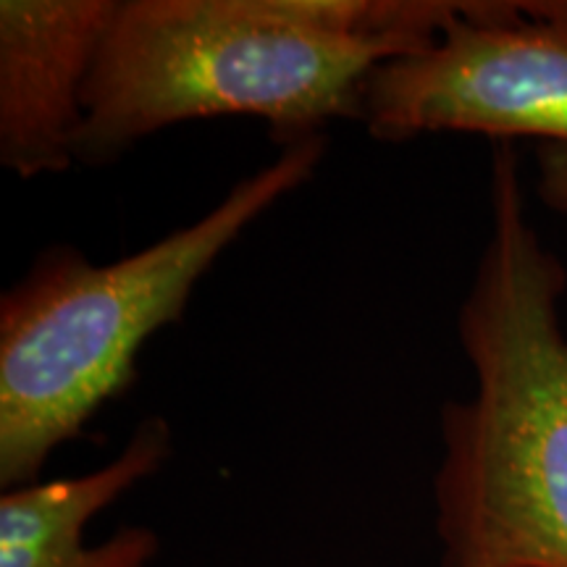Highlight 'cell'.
Segmentation results:
<instances>
[{"instance_id": "6da1fadb", "label": "cell", "mask_w": 567, "mask_h": 567, "mask_svg": "<svg viewBox=\"0 0 567 567\" xmlns=\"http://www.w3.org/2000/svg\"><path fill=\"white\" fill-rule=\"evenodd\" d=\"M471 0H118L84 84L76 161L197 118H264L284 147L363 118L381 63L434 45Z\"/></svg>"}, {"instance_id": "7a4b0ae2", "label": "cell", "mask_w": 567, "mask_h": 567, "mask_svg": "<svg viewBox=\"0 0 567 567\" xmlns=\"http://www.w3.org/2000/svg\"><path fill=\"white\" fill-rule=\"evenodd\" d=\"M488 203L457 316L476 392L442 410V567H567V271L530 226L513 142H494Z\"/></svg>"}, {"instance_id": "3957f363", "label": "cell", "mask_w": 567, "mask_h": 567, "mask_svg": "<svg viewBox=\"0 0 567 567\" xmlns=\"http://www.w3.org/2000/svg\"><path fill=\"white\" fill-rule=\"evenodd\" d=\"M326 134L281 147L216 208L145 250L92 264L53 245L0 297V484H38L53 450L80 436L137 379L155 331L182 321L189 295L234 239L316 174Z\"/></svg>"}, {"instance_id": "277c9868", "label": "cell", "mask_w": 567, "mask_h": 567, "mask_svg": "<svg viewBox=\"0 0 567 567\" xmlns=\"http://www.w3.org/2000/svg\"><path fill=\"white\" fill-rule=\"evenodd\" d=\"M375 140L473 132L567 147V0H471L434 45L363 84Z\"/></svg>"}, {"instance_id": "5b68a950", "label": "cell", "mask_w": 567, "mask_h": 567, "mask_svg": "<svg viewBox=\"0 0 567 567\" xmlns=\"http://www.w3.org/2000/svg\"><path fill=\"white\" fill-rule=\"evenodd\" d=\"M118 0L0 3V163L19 179L76 163L84 84Z\"/></svg>"}, {"instance_id": "8992f818", "label": "cell", "mask_w": 567, "mask_h": 567, "mask_svg": "<svg viewBox=\"0 0 567 567\" xmlns=\"http://www.w3.org/2000/svg\"><path fill=\"white\" fill-rule=\"evenodd\" d=\"M172 455V429L145 417L122 455L76 478L9 488L0 496V567H147L158 555L151 528H122L87 547L84 526Z\"/></svg>"}, {"instance_id": "52a82bcc", "label": "cell", "mask_w": 567, "mask_h": 567, "mask_svg": "<svg viewBox=\"0 0 567 567\" xmlns=\"http://www.w3.org/2000/svg\"><path fill=\"white\" fill-rule=\"evenodd\" d=\"M538 195L544 205L567 216V147L542 145L538 147Z\"/></svg>"}]
</instances>
